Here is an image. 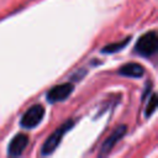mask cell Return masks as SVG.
Instances as JSON below:
<instances>
[{"label": "cell", "mask_w": 158, "mask_h": 158, "mask_svg": "<svg viewBox=\"0 0 158 158\" xmlns=\"http://www.w3.org/2000/svg\"><path fill=\"white\" fill-rule=\"evenodd\" d=\"M73 125H74V121H73V120H68V121H65L62 126H59L56 131H53V132L48 136V138L44 141V143H43V146H42V154H43V156L52 154V153L56 151V148H57V146L59 144V142L62 141V137L73 127Z\"/></svg>", "instance_id": "7a4b0ae2"}, {"label": "cell", "mask_w": 158, "mask_h": 158, "mask_svg": "<svg viewBox=\"0 0 158 158\" xmlns=\"http://www.w3.org/2000/svg\"><path fill=\"white\" fill-rule=\"evenodd\" d=\"M157 49H158V36L156 31H149L142 35L135 46V51L142 57H152L156 54Z\"/></svg>", "instance_id": "6da1fadb"}, {"label": "cell", "mask_w": 158, "mask_h": 158, "mask_svg": "<svg viewBox=\"0 0 158 158\" xmlns=\"http://www.w3.org/2000/svg\"><path fill=\"white\" fill-rule=\"evenodd\" d=\"M27 144H28V137L23 133H19L11 139L9 148H7V154L11 157L21 156L25 148L27 147Z\"/></svg>", "instance_id": "8992f818"}, {"label": "cell", "mask_w": 158, "mask_h": 158, "mask_svg": "<svg viewBox=\"0 0 158 158\" xmlns=\"http://www.w3.org/2000/svg\"><path fill=\"white\" fill-rule=\"evenodd\" d=\"M73 91V84L72 83H63L59 85L53 86L47 93V100L52 104L65 100Z\"/></svg>", "instance_id": "277c9868"}, {"label": "cell", "mask_w": 158, "mask_h": 158, "mask_svg": "<svg viewBox=\"0 0 158 158\" xmlns=\"http://www.w3.org/2000/svg\"><path fill=\"white\" fill-rule=\"evenodd\" d=\"M44 116V109L42 105H32L30 109H27L20 121V125L22 128H35L43 118Z\"/></svg>", "instance_id": "3957f363"}, {"label": "cell", "mask_w": 158, "mask_h": 158, "mask_svg": "<svg viewBox=\"0 0 158 158\" xmlns=\"http://www.w3.org/2000/svg\"><path fill=\"white\" fill-rule=\"evenodd\" d=\"M130 40L128 38H125L123 41H121V42H115V43H111V44H107V46H105L104 48H102V53H115V52H117V51H120V49H122L126 44H127V42H128Z\"/></svg>", "instance_id": "ba28073f"}, {"label": "cell", "mask_w": 158, "mask_h": 158, "mask_svg": "<svg viewBox=\"0 0 158 158\" xmlns=\"http://www.w3.org/2000/svg\"><path fill=\"white\" fill-rule=\"evenodd\" d=\"M156 107H157V96H156V94H152L151 99L148 100V104L146 106V115L151 116L156 111Z\"/></svg>", "instance_id": "9c48e42d"}, {"label": "cell", "mask_w": 158, "mask_h": 158, "mask_svg": "<svg viewBox=\"0 0 158 158\" xmlns=\"http://www.w3.org/2000/svg\"><path fill=\"white\" fill-rule=\"evenodd\" d=\"M118 73L127 78H141L144 74V68L138 63H127L120 68Z\"/></svg>", "instance_id": "52a82bcc"}, {"label": "cell", "mask_w": 158, "mask_h": 158, "mask_svg": "<svg viewBox=\"0 0 158 158\" xmlns=\"http://www.w3.org/2000/svg\"><path fill=\"white\" fill-rule=\"evenodd\" d=\"M126 133V126L125 125H121L118 127H116L111 133L110 136L104 141V143L101 144V148H100V156H106L111 152V149L115 147V144L121 139V137Z\"/></svg>", "instance_id": "5b68a950"}]
</instances>
